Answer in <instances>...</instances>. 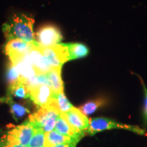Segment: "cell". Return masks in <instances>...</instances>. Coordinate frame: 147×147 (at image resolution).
Listing matches in <instances>:
<instances>
[{"mask_svg":"<svg viewBox=\"0 0 147 147\" xmlns=\"http://www.w3.org/2000/svg\"><path fill=\"white\" fill-rule=\"evenodd\" d=\"M34 23V19L31 16L14 14L3 25V33L8 41L20 39L29 42H36L33 29Z\"/></svg>","mask_w":147,"mask_h":147,"instance_id":"obj_1","label":"cell"},{"mask_svg":"<svg viewBox=\"0 0 147 147\" xmlns=\"http://www.w3.org/2000/svg\"><path fill=\"white\" fill-rule=\"evenodd\" d=\"M34 129L29 120L9 130L1 138L0 147H12L16 145L28 146L34 134Z\"/></svg>","mask_w":147,"mask_h":147,"instance_id":"obj_2","label":"cell"},{"mask_svg":"<svg viewBox=\"0 0 147 147\" xmlns=\"http://www.w3.org/2000/svg\"><path fill=\"white\" fill-rule=\"evenodd\" d=\"M60 113L50 106L40 107L36 113L30 115L29 121L34 129L42 130L45 133L53 131Z\"/></svg>","mask_w":147,"mask_h":147,"instance_id":"obj_3","label":"cell"},{"mask_svg":"<svg viewBox=\"0 0 147 147\" xmlns=\"http://www.w3.org/2000/svg\"><path fill=\"white\" fill-rule=\"evenodd\" d=\"M113 129H123L128 131L134 132L139 135H146L145 130L142 129L138 126L126 125L105 117H98L93 118L89 120V128L86 131V134L90 136H94L98 132L105 131V130Z\"/></svg>","mask_w":147,"mask_h":147,"instance_id":"obj_4","label":"cell"},{"mask_svg":"<svg viewBox=\"0 0 147 147\" xmlns=\"http://www.w3.org/2000/svg\"><path fill=\"white\" fill-rule=\"evenodd\" d=\"M40 50L53 68H61L64 63L69 61V54L67 44L59 43L49 47L39 45Z\"/></svg>","mask_w":147,"mask_h":147,"instance_id":"obj_5","label":"cell"},{"mask_svg":"<svg viewBox=\"0 0 147 147\" xmlns=\"http://www.w3.org/2000/svg\"><path fill=\"white\" fill-rule=\"evenodd\" d=\"M63 39L61 33L57 27L53 25L42 27L36 34V41L41 47H49L59 44Z\"/></svg>","mask_w":147,"mask_h":147,"instance_id":"obj_6","label":"cell"},{"mask_svg":"<svg viewBox=\"0 0 147 147\" xmlns=\"http://www.w3.org/2000/svg\"><path fill=\"white\" fill-rule=\"evenodd\" d=\"M29 90V98L40 107L49 105L55 94L51 87L47 84H40Z\"/></svg>","mask_w":147,"mask_h":147,"instance_id":"obj_7","label":"cell"},{"mask_svg":"<svg viewBox=\"0 0 147 147\" xmlns=\"http://www.w3.org/2000/svg\"><path fill=\"white\" fill-rule=\"evenodd\" d=\"M35 42H29L20 39L8 41L5 46V53L10 59L25 55L32 50L35 46Z\"/></svg>","mask_w":147,"mask_h":147,"instance_id":"obj_8","label":"cell"},{"mask_svg":"<svg viewBox=\"0 0 147 147\" xmlns=\"http://www.w3.org/2000/svg\"><path fill=\"white\" fill-rule=\"evenodd\" d=\"M29 55L38 76L46 74L52 70V66L49 63L46 58L42 54L40 50L39 44L36 41L35 42L34 47L29 53Z\"/></svg>","mask_w":147,"mask_h":147,"instance_id":"obj_9","label":"cell"},{"mask_svg":"<svg viewBox=\"0 0 147 147\" xmlns=\"http://www.w3.org/2000/svg\"><path fill=\"white\" fill-rule=\"evenodd\" d=\"M55 130L64 136L76 138L78 141H80L86 134L85 131L77 129L71 125L63 113H61L59 115L55 125Z\"/></svg>","mask_w":147,"mask_h":147,"instance_id":"obj_10","label":"cell"},{"mask_svg":"<svg viewBox=\"0 0 147 147\" xmlns=\"http://www.w3.org/2000/svg\"><path fill=\"white\" fill-rule=\"evenodd\" d=\"M63 114L71 125L74 128L85 132L89 128V119L78 108L73 107L68 112Z\"/></svg>","mask_w":147,"mask_h":147,"instance_id":"obj_11","label":"cell"},{"mask_svg":"<svg viewBox=\"0 0 147 147\" xmlns=\"http://www.w3.org/2000/svg\"><path fill=\"white\" fill-rule=\"evenodd\" d=\"M79 141L74 138L64 136L55 130L45 133V147H53L57 145L69 143H78Z\"/></svg>","mask_w":147,"mask_h":147,"instance_id":"obj_12","label":"cell"},{"mask_svg":"<svg viewBox=\"0 0 147 147\" xmlns=\"http://www.w3.org/2000/svg\"><path fill=\"white\" fill-rule=\"evenodd\" d=\"M48 106L54 108L60 114L67 113L74 107L70 102L67 100L63 92L57 93V94H54L52 100Z\"/></svg>","mask_w":147,"mask_h":147,"instance_id":"obj_13","label":"cell"},{"mask_svg":"<svg viewBox=\"0 0 147 147\" xmlns=\"http://www.w3.org/2000/svg\"><path fill=\"white\" fill-rule=\"evenodd\" d=\"M0 102L6 103L10 106V113L16 121L18 119L23 118L24 116L26 115L27 114L29 113V110L25 106H22L21 104L14 102L12 100V97L8 96V95L0 99Z\"/></svg>","mask_w":147,"mask_h":147,"instance_id":"obj_14","label":"cell"},{"mask_svg":"<svg viewBox=\"0 0 147 147\" xmlns=\"http://www.w3.org/2000/svg\"><path fill=\"white\" fill-rule=\"evenodd\" d=\"M61 69L53 68L52 70L47 73L50 87L55 94L63 92V83L61 78Z\"/></svg>","mask_w":147,"mask_h":147,"instance_id":"obj_15","label":"cell"},{"mask_svg":"<svg viewBox=\"0 0 147 147\" xmlns=\"http://www.w3.org/2000/svg\"><path fill=\"white\" fill-rule=\"evenodd\" d=\"M108 104V100L104 97H99L95 100L89 101L78 108L84 115H89L95 113L99 108Z\"/></svg>","mask_w":147,"mask_h":147,"instance_id":"obj_16","label":"cell"},{"mask_svg":"<svg viewBox=\"0 0 147 147\" xmlns=\"http://www.w3.org/2000/svg\"><path fill=\"white\" fill-rule=\"evenodd\" d=\"M7 95L10 97L14 96L18 98L26 99L29 97V90L25 83L18 81L8 86Z\"/></svg>","mask_w":147,"mask_h":147,"instance_id":"obj_17","label":"cell"},{"mask_svg":"<svg viewBox=\"0 0 147 147\" xmlns=\"http://www.w3.org/2000/svg\"><path fill=\"white\" fill-rule=\"evenodd\" d=\"M69 54V60L84 57L89 54V49L87 46L80 43L67 44Z\"/></svg>","mask_w":147,"mask_h":147,"instance_id":"obj_18","label":"cell"},{"mask_svg":"<svg viewBox=\"0 0 147 147\" xmlns=\"http://www.w3.org/2000/svg\"><path fill=\"white\" fill-rule=\"evenodd\" d=\"M34 134L29 142V147H45V133L42 130L34 129Z\"/></svg>","mask_w":147,"mask_h":147,"instance_id":"obj_19","label":"cell"},{"mask_svg":"<svg viewBox=\"0 0 147 147\" xmlns=\"http://www.w3.org/2000/svg\"><path fill=\"white\" fill-rule=\"evenodd\" d=\"M20 78H21V75L18 71L17 69L12 64V62H10L6 71V79L9 85L19 81Z\"/></svg>","mask_w":147,"mask_h":147,"instance_id":"obj_20","label":"cell"},{"mask_svg":"<svg viewBox=\"0 0 147 147\" xmlns=\"http://www.w3.org/2000/svg\"><path fill=\"white\" fill-rule=\"evenodd\" d=\"M139 78L140 79V82H142L143 89H144V104H143L142 110L143 122H144V125L147 127V88L143 82L142 79L140 77H139Z\"/></svg>","mask_w":147,"mask_h":147,"instance_id":"obj_21","label":"cell"},{"mask_svg":"<svg viewBox=\"0 0 147 147\" xmlns=\"http://www.w3.org/2000/svg\"><path fill=\"white\" fill-rule=\"evenodd\" d=\"M76 143H69V144H63L57 145V146L53 147H76Z\"/></svg>","mask_w":147,"mask_h":147,"instance_id":"obj_22","label":"cell"},{"mask_svg":"<svg viewBox=\"0 0 147 147\" xmlns=\"http://www.w3.org/2000/svg\"><path fill=\"white\" fill-rule=\"evenodd\" d=\"M12 147H29L28 146H22V145H16V146H14Z\"/></svg>","mask_w":147,"mask_h":147,"instance_id":"obj_23","label":"cell"},{"mask_svg":"<svg viewBox=\"0 0 147 147\" xmlns=\"http://www.w3.org/2000/svg\"><path fill=\"white\" fill-rule=\"evenodd\" d=\"M0 132H1V131H0Z\"/></svg>","mask_w":147,"mask_h":147,"instance_id":"obj_24","label":"cell"}]
</instances>
